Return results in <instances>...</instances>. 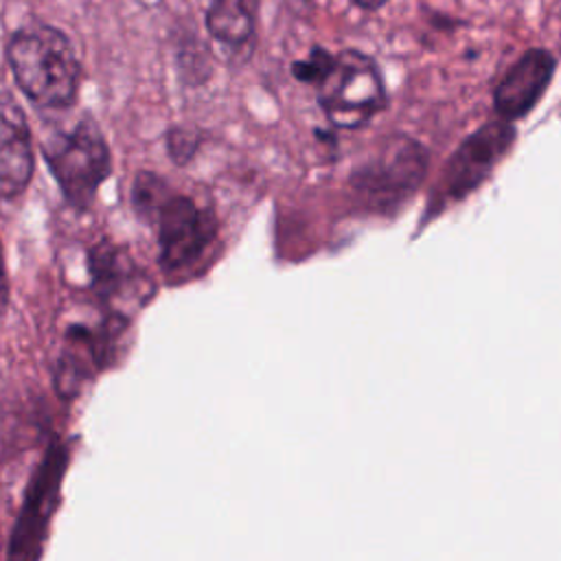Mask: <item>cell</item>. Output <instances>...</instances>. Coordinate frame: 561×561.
Listing matches in <instances>:
<instances>
[{
	"label": "cell",
	"mask_w": 561,
	"mask_h": 561,
	"mask_svg": "<svg viewBox=\"0 0 561 561\" xmlns=\"http://www.w3.org/2000/svg\"><path fill=\"white\" fill-rule=\"evenodd\" d=\"M557 68V57L546 48L526 50L493 90V107L502 121L524 118L546 94Z\"/></svg>",
	"instance_id": "52a82bcc"
},
{
	"label": "cell",
	"mask_w": 561,
	"mask_h": 561,
	"mask_svg": "<svg viewBox=\"0 0 561 561\" xmlns=\"http://www.w3.org/2000/svg\"><path fill=\"white\" fill-rule=\"evenodd\" d=\"M42 156L66 202L77 210L92 206L99 186L112 173L110 147L90 116L81 118L70 131L44 140Z\"/></svg>",
	"instance_id": "7a4b0ae2"
},
{
	"label": "cell",
	"mask_w": 561,
	"mask_h": 561,
	"mask_svg": "<svg viewBox=\"0 0 561 561\" xmlns=\"http://www.w3.org/2000/svg\"><path fill=\"white\" fill-rule=\"evenodd\" d=\"M158 261L167 274L193 265L217 237L213 210L199 208L191 197L171 193L156 213Z\"/></svg>",
	"instance_id": "5b68a950"
},
{
	"label": "cell",
	"mask_w": 561,
	"mask_h": 561,
	"mask_svg": "<svg viewBox=\"0 0 561 561\" xmlns=\"http://www.w3.org/2000/svg\"><path fill=\"white\" fill-rule=\"evenodd\" d=\"M88 270L92 278V287L105 300L123 296L129 280H136L138 270L127 254L125 248L101 239L88 252Z\"/></svg>",
	"instance_id": "8fae6325"
},
{
	"label": "cell",
	"mask_w": 561,
	"mask_h": 561,
	"mask_svg": "<svg viewBox=\"0 0 561 561\" xmlns=\"http://www.w3.org/2000/svg\"><path fill=\"white\" fill-rule=\"evenodd\" d=\"M386 2H388V0H353V4L359 7V9H364V11H377V9H381Z\"/></svg>",
	"instance_id": "2e32d148"
},
{
	"label": "cell",
	"mask_w": 561,
	"mask_h": 561,
	"mask_svg": "<svg viewBox=\"0 0 561 561\" xmlns=\"http://www.w3.org/2000/svg\"><path fill=\"white\" fill-rule=\"evenodd\" d=\"M64 465L66 454L61 449H50L46 460L42 462L37 478H33L31 493L11 539V561H37L48 515L55 508V495L59 489Z\"/></svg>",
	"instance_id": "ba28073f"
},
{
	"label": "cell",
	"mask_w": 561,
	"mask_h": 561,
	"mask_svg": "<svg viewBox=\"0 0 561 561\" xmlns=\"http://www.w3.org/2000/svg\"><path fill=\"white\" fill-rule=\"evenodd\" d=\"M35 156L28 118L18 99L0 92V199L22 195L33 178Z\"/></svg>",
	"instance_id": "9c48e42d"
},
{
	"label": "cell",
	"mask_w": 561,
	"mask_h": 561,
	"mask_svg": "<svg viewBox=\"0 0 561 561\" xmlns=\"http://www.w3.org/2000/svg\"><path fill=\"white\" fill-rule=\"evenodd\" d=\"M18 88L39 107H70L79 94L81 66L64 31L33 22L18 28L7 46Z\"/></svg>",
	"instance_id": "6da1fadb"
},
{
	"label": "cell",
	"mask_w": 561,
	"mask_h": 561,
	"mask_svg": "<svg viewBox=\"0 0 561 561\" xmlns=\"http://www.w3.org/2000/svg\"><path fill=\"white\" fill-rule=\"evenodd\" d=\"M9 305V278H7V267H4V254H2V243H0V311Z\"/></svg>",
	"instance_id": "9a60e30c"
},
{
	"label": "cell",
	"mask_w": 561,
	"mask_h": 561,
	"mask_svg": "<svg viewBox=\"0 0 561 561\" xmlns=\"http://www.w3.org/2000/svg\"><path fill=\"white\" fill-rule=\"evenodd\" d=\"M259 0H210L206 7V31L224 46H245L256 28Z\"/></svg>",
	"instance_id": "30bf717a"
},
{
	"label": "cell",
	"mask_w": 561,
	"mask_h": 561,
	"mask_svg": "<svg viewBox=\"0 0 561 561\" xmlns=\"http://www.w3.org/2000/svg\"><path fill=\"white\" fill-rule=\"evenodd\" d=\"M517 129L508 121H491L471 131L449 156L443 169V193L449 199H462L476 191L508 153Z\"/></svg>",
	"instance_id": "8992f818"
},
{
	"label": "cell",
	"mask_w": 561,
	"mask_h": 561,
	"mask_svg": "<svg viewBox=\"0 0 561 561\" xmlns=\"http://www.w3.org/2000/svg\"><path fill=\"white\" fill-rule=\"evenodd\" d=\"M199 142L197 131L188 127H171L167 134V151L175 164H186L195 156Z\"/></svg>",
	"instance_id": "5bb4252c"
},
{
	"label": "cell",
	"mask_w": 561,
	"mask_h": 561,
	"mask_svg": "<svg viewBox=\"0 0 561 561\" xmlns=\"http://www.w3.org/2000/svg\"><path fill=\"white\" fill-rule=\"evenodd\" d=\"M316 96L327 121L340 129L364 127L388 103L377 61L355 48L335 55L333 66L316 85Z\"/></svg>",
	"instance_id": "3957f363"
},
{
	"label": "cell",
	"mask_w": 561,
	"mask_h": 561,
	"mask_svg": "<svg viewBox=\"0 0 561 561\" xmlns=\"http://www.w3.org/2000/svg\"><path fill=\"white\" fill-rule=\"evenodd\" d=\"M430 153L410 136L388 138L375 158L351 173L353 191L373 208L388 210L408 199L425 180Z\"/></svg>",
	"instance_id": "277c9868"
},
{
	"label": "cell",
	"mask_w": 561,
	"mask_h": 561,
	"mask_svg": "<svg viewBox=\"0 0 561 561\" xmlns=\"http://www.w3.org/2000/svg\"><path fill=\"white\" fill-rule=\"evenodd\" d=\"M171 195L169 184L151 173V171H138L131 184V206L136 210V215L145 221H153L158 208L162 206V202Z\"/></svg>",
	"instance_id": "7c38bea8"
},
{
	"label": "cell",
	"mask_w": 561,
	"mask_h": 561,
	"mask_svg": "<svg viewBox=\"0 0 561 561\" xmlns=\"http://www.w3.org/2000/svg\"><path fill=\"white\" fill-rule=\"evenodd\" d=\"M333 59H335V55L331 50H327L322 46H313L305 59H298L291 64V75L300 83L316 88L324 79L329 68L333 66Z\"/></svg>",
	"instance_id": "4fadbf2b"
}]
</instances>
